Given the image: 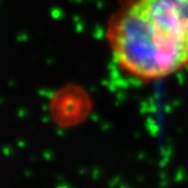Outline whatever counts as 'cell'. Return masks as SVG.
Returning a JSON list of instances; mask_svg holds the SVG:
<instances>
[{"label":"cell","instance_id":"obj_1","mask_svg":"<svg viewBox=\"0 0 188 188\" xmlns=\"http://www.w3.org/2000/svg\"><path fill=\"white\" fill-rule=\"evenodd\" d=\"M107 40L119 68L152 82L188 66V0H126L110 18Z\"/></svg>","mask_w":188,"mask_h":188}]
</instances>
